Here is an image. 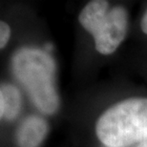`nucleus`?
I'll list each match as a JSON object with an SVG mask.
<instances>
[{
  "label": "nucleus",
  "instance_id": "39448f33",
  "mask_svg": "<svg viewBox=\"0 0 147 147\" xmlns=\"http://www.w3.org/2000/svg\"><path fill=\"white\" fill-rule=\"evenodd\" d=\"M21 108V96L13 84L2 83L0 88V117L2 119H16Z\"/></svg>",
  "mask_w": 147,
  "mask_h": 147
},
{
  "label": "nucleus",
  "instance_id": "6e6552de",
  "mask_svg": "<svg viewBox=\"0 0 147 147\" xmlns=\"http://www.w3.org/2000/svg\"><path fill=\"white\" fill-rule=\"evenodd\" d=\"M137 147H147V139H145L144 140H142V142H140L139 143V145Z\"/></svg>",
  "mask_w": 147,
  "mask_h": 147
},
{
  "label": "nucleus",
  "instance_id": "20e7f679",
  "mask_svg": "<svg viewBox=\"0 0 147 147\" xmlns=\"http://www.w3.org/2000/svg\"><path fill=\"white\" fill-rule=\"evenodd\" d=\"M48 131V122L43 117L38 116L26 117L17 129V145L18 147H39Z\"/></svg>",
  "mask_w": 147,
  "mask_h": 147
},
{
  "label": "nucleus",
  "instance_id": "0eeeda50",
  "mask_svg": "<svg viewBox=\"0 0 147 147\" xmlns=\"http://www.w3.org/2000/svg\"><path fill=\"white\" fill-rule=\"evenodd\" d=\"M140 28H142V31L147 34V9L145 11V13H143L142 21H140Z\"/></svg>",
  "mask_w": 147,
  "mask_h": 147
},
{
  "label": "nucleus",
  "instance_id": "7ed1b4c3",
  "mask_svg": "<svg viewBox=\"0 0 147 147\" xmlns=\"http://www.w3.org/2000/svg\"><path fill=\"white\" fill-rule=\"evenodd\" d=\"M80 25L92 34L99 54L116 52L127 33L128 14L122 6H114L105 0H94L83 7L78 16Z\"/></svg>",
  "mask_w": 147,
  "mask_h": 147
},
{
  "label": "nucleus",
  "instance_id": "f257e3e1",
  "mask_svg": "<svg viewBox=\"0 0 147 147\" xmlns=\"http://www.w3.org/2000/svg\"><path fill=\"white\" fill-rule=\"evenodd\" d=\"M11 71L38 110L47 115L57 111V67L48 53L33 47L21 48L11 58Z\"/></svg>",
  "mask_w": 147,
  "mask_h": 147
},
{
  "label": "nucleus",
  "instance_id": "f03ea898",
  "mask_svg": "<svg viewBox=\"0 0 147 147\" xmlns=\"http://www.w3.org/2000/svg\"><path fill=\"white\" fill-rule=\"evenodd\" d=\"M106 147H127L147 139V98H130L112 105L96 123Z\"/></svg>",
  "mask_w": 147,
  "mask_h": 147
},
{
  "label": "nucleus",
  "instance_id": "423d86ee",
  "mask_svg": "<svg viewBox=\"0 0 147 147\" xmlns=\"http://www.w3.org/2000/svg\"><path fill=\"white\" fill-rule=\"evenodd\" d=\"M11 37V27L4 20L0 21V48L3 49L8 44Z\"/></svg>",
  "mask_w": 147,
  "mask_h": 147
}]
</instances>
